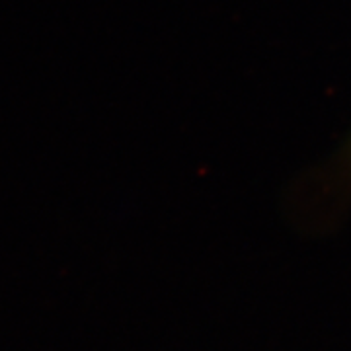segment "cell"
I'll use <instances>...</instances> for the list:
<instances>
[{
  "label": "cell",
  "mask_w": 351,
  "mask_h": 351,
  "mask_svg": "<svg viewBox=\"0 0 351 351\" xmlns=\"http://www.w3.org/2000/svg\"><path fill=\"white\" fill-rule=\"evenodd\" d=\"M291 213L313 230L338 225L351 209V133L324 162L302 174L291 189Z\"/></svg>",
  "instance_id": "obj_1"
}]
</instances>
